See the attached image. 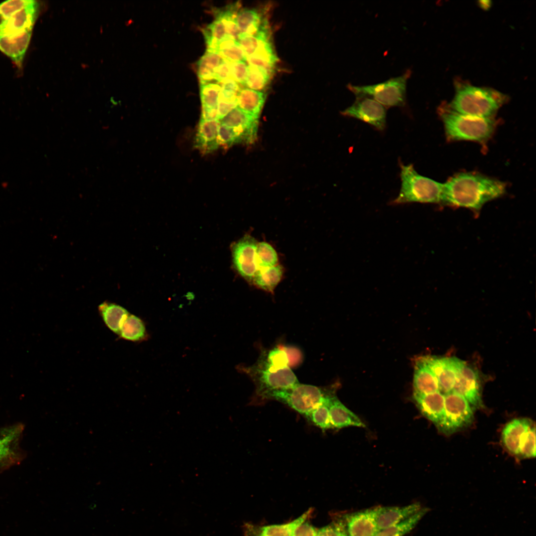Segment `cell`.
<instances>
[{"instance_id":"cell-1","label":"cell","mask_w":536,"mask_h":536,"mask_svg":"<svg viewBox=\"0 0 536 536\" xmlns=\"http://www.w3.org/2000/svg\"><path fill=\"white\" fill-rule=\"evenodd\" d=\"M504 183L473 173H461L443 184L441 203L478 210L505 192Z\"/></svg>"},{"instance_id":"cell-2","label":"cell","mask_w":536,"mask_h":536,"mask_svg":"<svg viewBox=\"0 0 536 536\" xmlns=\"http://www.w3.org/2000/svg\"><path fill=\"white\" fill-rule=\"evenodd\" d=\"M289 361L284 349L274 347L262 351L254 364L239 366L238 369L252 379L257 397L265 401L271 394L290 389L299 383Z\"/></svg>"},{"instance_id":"cell-3","label":"cell","mask_w":536,"mask_h":536,"mask_svg":"<svg viewBox=\"0 0 536 536\" xmlns=\"http://www.w3.org/2000/svg\"><path fill=\"white\" fill-rule=\"evenodd\" d=\"M505 100L504 95L496 90L462 83L456 87L449 108L467 115L493 118Z\"/></svg>"},{"instance_id":"cell-4","label":"cell","mask_w":536,"mask_h":536,"mask_svg":"<svg viewBox=\"0 0 536 536\" xmlns=\"http://www.w3.org/2000/svg\"><path fill=\"white\" fill-rule=\"evenodd\" d=\"M401 185L392 205L411 202L441 203L443 184L417 173L412 164L404 165L399 161Z\"/></svg>"},{"instance_id":"cell-5","label":"cell","mask_w":536,"mask_h":536,"mask_svg":"<svg viewBox=\"0 0 536 536\" xmlns=\"http://www.w3.org/2000/svg\"><path fill=\"white\" fill-rule=\"evenodd\" d=\"M439 112L446 134L452 140L484 142L490 137L496 127L493 118L463 114L449 108H441Z\"/></svg>"},{"instance_id":"cell-6","label":"cell","mask_w":536,"mask_h":536,"mask_svg":"<svg viewBox=\"0 0 536 536\" xmlns=\"http://www.w3.org/2000/svg\"><path fill=\"white\" fill-rule=\"evenodd\" d=\"M411 70L407 69L402 74L377 84L355 85L351 83L347 88L356 97L371 98L386 108L403 107L406 103V84L411 75Z\"/></svg>"},{"instance_id":"cell-7","label":"cell","mask_w":536,"mask_h":536,"mask_svg":"<svg viewBox=\"0 0 536 536\" xmlns=\"http://www.w3.org/2000/svg\"><path fill=\"white\" fill-rule=\"evenodd\" d=\"M334 395L326 389L298 383L290 389L271 394L267 400L280 402L305 416Z\"/></svg>"},{"instance_id":"cell-8","label":"cell","mask_w":536,"mask_h":536,"mask_svg":"<svg viewBox=\"0 0 536 536\" xmlns=\"http://www.w3.org/2000/svg\"><path fill=\"white\" fill-rule=\"evenodd\" d=\"M445 398L444 416L436 427L440 432L450 435L472 424L473 409L463 396L454 391L445 394Z\"/></svg>"},{"instance_id":"cell-9","label":"cell","mask_w":536,"mask_h":536,"mask_svg":"<svg viewBox=\"0 0 536 536\" xmlns=\"http://www.w3.org/2000/svg\"><path fill=\"white\" fill-rule=\"evenodd\" d=\"M24 426L20 423L0 427V471L19 464L24 458L20 442Z\"/></svg>"},{"instance_id":"cell-10","label":"cell","mask_w":536,"mask_h":536,"mask_svg":"<svg viewBox=\"0 0 536 536\" xmlns=\"http://www.w3.org/2000/svg\"><path fill=\"white\" fill-rule=\"evenodd\" d=\"M258 242L250 235H245L231 246L232 262L238 273L252 284L258 269L256 251Z\"/></svg>"},{"instance_id":"cell-11","label":"cell","mask_w":536,"mask_h":536,"mask_svg":"<svg viewBox=\"0 0 536 536\" xmlns=\"http://www.w3.org/2000/svg\"><path fill=\"white\" fill-rule=\"evenodd\" d=\"M384 106L368 97H356L354 102L341 112L344 116L361 120L376 130L383 131L386 126L387 110Z\"/></svg>"},{"instance_id":"cell-12","label":"cell","mask_w":536,"mask_h":536,"mask_svg":"<svg viewBox=\"0 0 536 536\" xmlns=\"http://www.w3.org/2000/svg\"><path fill=\"white\" fill-rule=\"evenodd\" d=\"M40 4L31 0L22 9L5 16H0V34L14 35L33 29L39 15Z\"/></svg>"},{"instance_id":"cell-13","label":"cell","mask_w":536,"mask_h":536,"mask_svg":"<svg viewBox=\"0 0 536 536\" xmlns=\"http://www.w3.org/2000/svg\"><path fill=\"white\" fill-rule=\"evenodd\" d=\"M425 359L437 378L440 391L444 395L452 391L458 375L465 362L456 357Z\"/></svg>"},{"instance_id":"cell-14","label":"cell","mask_w":536,"mask_h":536,"mask_svg":"<svg viewBox=\"0 0 536 536\" xmlns=\"http://www.w3.org/2000/svg\"><path fill=\"white\" fill-rule=\"evenodd\" d=\"M219 121L221 124L234 130L240 142L251 143L256 139L258 118L246 113L237 107Z\"/></svg>"},{"instance_id":"cell-15","label":"cell","mask_w":536,"mask_h":536,"mask_svg":"<svg viewBox=\"0 0 536 536\" xmlns=\"http://www.w3.org/2000/svg\"><path fill=\"white\" fill-rule=\"evenodd\" d=\"M453 391L463 396L473 409L483 407L478 374L466 364L458 375Z\"/></svg>"},{"instance_id":"cell-16","label":"cell","mask_w":536,"mask_h":536,"mask_svg":"<svg viewBox=\"0 0 536 536\" xmlns=\"http://www.w3.org/2000/svg\"><path fill=\"white\" fill-rule=\"evenodd\" d=\"M347 536H374L378 531L375 508L354 512L345 517Z\"/></svg>"},{"instance_id":"cell-17","label":"cell","mask_w":536,"mask_h":536,"mask_svg":"<svg viewBox=\"0 0 536 536\" xmlns=\"http://www.w3.org/2000/svg\"><path fill=\"white\" fill-rule=\"evenodd\" d=\"M33 29L18 34H0V51L21 67L29 46Z\"/></svg>"},{"instance_id":"cell-18","label":"cell","mask_w":536,"mask_h":536,"mask_svg":"<svg viewBox=\"0 0 536 536\" xmlns=\"http://www.w3.org/2000/svg\"><path fill=\"white\" fill-rule=\"evenodd\" d=\"M414 400L420 413L437 427L445 412V395L440 391L426 394H413Z\"/></svg>"},{"instance_id":"cell-19","label":"cell","mask_w":536,"mask_h":536,"mask_svg":"<svg viewBox=\"0 0 536 536\" xmlns=\"http://www.w3.org/2000/svg\"><path fill=\"white\" fill-rule=\"evenodd\" d=\"M423 508L416 502L402 507L389 506L375 508L377 528L382 530L397 524L414 514Z\"/></svg>"},{"instance_id":"cell-20","label":"cell","mask_w":536,"mask_h":536,"mask_svg":"<svg viewBox=\"0 0 536 536\" xmlns=\"http://www.w3.org/2000/svg\"><path fill=\"white\" fill-rule=\"evenodd\" d=\"M533 425L532 421L527 418H514L505 425L501 432V440L509 453L519 455L521 439Z\"/></svg>"},{"instance_id":"cell-21","label":"cell","mask_w":536,"mask_h":536,"mask_svg":"<svg viewBox=\"0 0 536 536\" xmlns=\"http://www.w3.org/2000/svg\"><path fill=\"white\" fill-rule=\"evenodd\" d=\"M218 120L200 119L195 137V146L203 153H208L217 149L218 142Z\"/></svg>"},{"instance_id":"cell-22","label":"cell","mask_w":536,"mask_h":536,"mask_svg":"<svg viewBox=\"0 0 536 536\" xmlns=\"http://www.w3.org/2000/svg\"><path fill=\"white\" fill-rule=\"evenodd\" d=\"M413 394L426 395L440 391L437 377L425 358L416 361L413 376Z\"/></svg>"},{"instance_id":"cell-23","label":"cell","mask_w":536,"mask_h":536,"mask_svg":"<svg viewBox=\"0 0 536 536\" xmlns=\"http://www.w3.org/2000/svg\"><path fill=\"white\" fill-rule=\"evenodd\" d=\"M329 408L333 428L340 429L350 426H365L358 416L347 408L335 395L329 401Z\"/></svg>"},{"instance_id":"cell-24","label":"cell","mask_w":536,"mask_h":536,"mask_svg":"<svg viewBox=\"0 0 536 536\" xmlns=\"http://www.w3.org/2000/svg\"><path fill=\"white\" fill-rule=\"evenodd\" d=\"M309 510L299 517L286 524L254 527L247 526L245 536H291L295 530L310 515Z\"/></svg>"},{"instance_id":"cell-25","label":"cell","mask_w":536,"mask_h":536,"mask_svg":"<svg viewBox=\"0 0 536 536\" xmlns=\"http://www.w3.org/2000/svg\"><path fill=\"white\" fill-rule=\"evenodd\" d=\"M266 98L262 91L247 87L240 89L237 97V107L255 117L259 118Z\"/></svg>"},{"instance_id":"cell-26","label":"cell","mask_w":536,"mask_h":536,"mask_svg":"<svg viewBox=\"0 0 536 536\" xmlns=\"http://www.w3.org/2000/svg\"><path fill=\"white\" fill-rule=\"evenodd\" d=\"M98 311L106 326L117 335L120 333L123 322L130 314L122 306L107 301L99 305Z\"/></svg>"},{"instance_id":"cell-27","label":"cell","mask_w":536,"mask_h":536,"mask_svg":"<svg viewBox=\"0 0 536 536\" xmlns=\"http://www.w3.org/2000/svg\"><path fill=\"white\" fill-rule=\"evenodd\" d=\"M236 22L240 34L256 35L268 25L267 21L255 9L243 8L238 11Z\"/></svg>"},{"instance_id":"cell-28","label":"cell","mask_w":536,"mask_h":536,"mask_svg":"<svg viewBox=\"0 0 536 536\" xmlns=\"http://www.w3.org/2000/svg\"><path fill=\"white\" fill-rule=\"evenodd\" d=\"M283 274V267L279 265L259 268L254 275L252 284L259 289L273 293L281 280Z\"/></svg>"},{"instance_id":"cell-29","label":"cell","mask_w":536,"mask_h":536,"mask_svg":"<svg viewBox=\"0 0 536 536\" xmlns=\"http://www.w3.org/2000/svg\"><path fill=\"white\" fill-rule=\"evenodd\" d=\"M278 58L270 40L265 42L253 55L246 57L249 66L261 68L272 75Z\"/></svg>"},{"instance_id":"cell-30","label":"cell","mask_w":536,"mask_h":536,"mask_svg":"<svg viewBox=\"0 0 536 536\" xmlns=\"http://www.w3.org/2000/svg\"><path fill=\"white\" fill-rule=\"evenodd\" d=\"M224 60L218 53L206 50L197 64V73L200 85L214 80L215 70Z\"/></svg>"},{"instance_id":"cell-31","label":"cell","mask_w":536,"mask_h":536,"mask_svg":"<svg viewBox=\"0 0 536 536\" xmlns=\"http://www.w3.org/2000/svg\"><path fill=\"white\" fill-rule=\"evenodd\" d=\"M118 335L124 339L137 342L146 339L147 334L142 320L130 314L123 322Z\"/></svg>"},{"instance_id":"cell-32","label":"cell","mask_w":536,"mask_h":536,"mask_svg":"<svg viewBox=\"0 0 536 536\" xmlns=\"http://www.w3.org/2000/svg\"><path fill=\"white\" fill-rule=\"evenodd\" d=\"M430 510L423 507L419 511L404 520L379 531L374 536H404L412 531Z\"/></svg>"},{"instance_id":"cell-33","label":"cell","mask_w":536,"mask_h":536,"mask_svg":"<svg viewBox=\"0 0 536 536\" xmlns=\"http://www.w3.org/2000/svg\"><path fill=\"white\" fill-rule=\"evenodd\" d=\"M216 52L230 62H246V56L240 44L229 37L218 43Z\"/></svg>"},{"instance_id":"cell-34","label":"cell","mask_w":536,"mask_h":536,"mask_svg":"<svg viewBox=\"0 0 536 536\" xmlns=\"http://www.w3.org/2000/svg\"><path fill=\"white\" fill-rule=\"evenodd\" d=\"M270 75L265 70L248 65V72L244 85L254 90L262 91L268 84Z\"/></svg>"},{"instance_id":"cell-35","label":"cell","mask_w":536,"mask_h":536,"mask_svg":"<svg viewBox=\"0 0 536 536\" xmlns=\"http://www.w3.org/2000/svg\"><path fill=\"white\" fill-rule=\"evenodd\" d=\"M256 261L259 268L278 265V258L276 251L271 245L266 242H261L258 244Z\"/></svg>"},{"instance_id":"cell-36","label":"cell","mask_w":536,"mask_h":536,"mask_svg":"<svg viewBox=\"0 0 536 536\" xmlns=\"http://www.w3.org/2000/svg\"><path fill=\"white\" fill-rule=\"evenodd\" d=\"M330 399L318 406L305 416L314 425L323 431L333 428L329 408Z\"/></svg>"},{"instance_id":"cell-37","label":"cell","mask_w":536,"mask_h":536,"mask_svg":"<svg viewBox=\"0 0 536 536\" xmlns=\"http://www.w3.org/2000/svg\"><path fill=\"white\" fill-rule=\"evenodd\" d=\"M221 90L219 83H207L200 85V94L202 108H217Z\"/></svg>"},{"instance_id":"cell-38","label":"cell","mask_w":536,"mask_h":536,"mask_svg":"<svg viewBox=\"0 0 536 536\" xmlns=\"http://www.w3.org/2000/svg\"><path fill=\"white\" fill-rule=\"evenodd\" d=\"M269 37H264L247 34H240L237 41L242 47L246 57L255 54Z\"/></svg>"},{"instance_id":"cell-39","label":"cell","mask_w":536,"mask_h":536,"mask_svg":"<svg viewBox=\"0 0 536 536\" xmlns=\"http://www.w3.org/2000/svg\"><path fill=\"white\" fill-rule=\"evenodd\" d=\"M524 458L536 457V427L533 424L523 436L520 444L519 455Z\"/></svg>"},{"instance_id":"cell-40","label":"cell","mask_w":536,"mask_h":536,"mask_svg":"<svg viewBox=\"0 0 536 536\" xmlns=\"http://www.w3.org/2000/svg\"><path fill=\"white\" fill-rule=\"evenodd\" d=\"M221 90L218 101L237 103L238 93L241 89L239 84L232 79L221 83Z\"/></svg>"},{"instance_id":"cell-41","label":"cell","mask_w":536,"mask_h":536,"mask_svg":"<svg viewBox=\"0 0 536 536\" xmlns=\"http://www.w3.org/2000/svg\"><path fill=\"white\" fill-rule=\"evenodd\" d=\"M218 136L219 145L223 147H227L236 143H240L239 137L234 130L220 123Z\"/></svg>"},{"instance_id":"cell-42","label":"cell","mask_w":536,"mask_h":536,"mask_svg":"<svg viewBox=\"0 0 536 536\" xmlns=\"http://www.w3.org/2000/svg\"><path fill=\"white\" fill-rule=\"evenodd\" d=\"M248 72V65L246 62H231V76L239 84L244 85Z\"/></svg>"},{"instance_id":"cell-43","label":"cell","mask_w":536,"mask_h":536,"mask_svg":"<svg viewBox=\"0 0 536 536\" xmlns=\"http://www.w3.org/2000/svg\"><path fill=\"white\" fill-rule=\"evenodd\" d=\"M229 79H231V62L225 60L215 70L214 80L221 84Z\"/></svg>"},{"instance_id":"cell-44","label":"cell","mask_w":536,"mask_h":536,"mask_svg":"<svg viewBox=\"0 0 536 536\" xmlns=\"http://www.w3.org/2000/svg\"><path fill=\"white\" fill-rule=\"evenodd\" d=\"M318 530L308 522H303L293 532L291 536H316Z\"/></svg>"},{"instance_id":"cell-45","label":"cell","mask_w":536,"mask_h":536,"mask_svg":"<svg viewBox=\"0 0 536 536\" xmlns=\"http://www.w3.org/2000/svg\"><path fill=\"white\" fill-rule=\"evenodd\" d=\"M316 536H347L341 529L328 525L318 530Z\"/></svg>"}]
</instances>
